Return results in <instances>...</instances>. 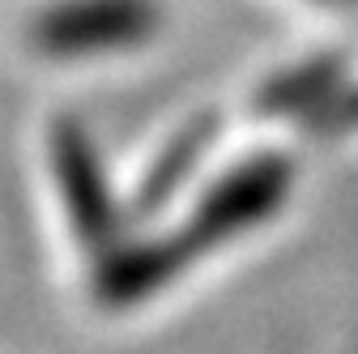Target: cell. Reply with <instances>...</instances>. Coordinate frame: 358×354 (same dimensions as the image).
<instances>
[{"label": "cell", "instance_id": "7a4b0ae2", "mask_svg": "<svg viewBox=\"0 0 358 354\" xmlns=\"http://www.w3.org/2000/svg\"><path fill=\"white\" fill-rule=\"evenodd\" d=\"M48 158L56 167V180L64 184L69 192V209L81 227H94L103 231L107 218H111V205H107V192H103V175H99V158L90 150L81 124L73 120H56L52 124V141H48Z\"/></svg>", "mask_w": 358, "mask_h": 354}, {"label": "cell", "instance_id": "6da1fadb", "mask_svg": "<svg viewBox=\"0 0 358 354\" xmlns=\"http://www.w3.org/2000/svg\"><path fill=\"white\" fill-rule=\"evenodd\" d=\"M158 30V9L150 0H56L43 9L30 26L38 52L81 60V56H107L132 52Z\"/></svg>", "mask_w": 358, "mask_h": 354}, {"label": "cell", "instance_id": "3957f363", "mask_svg": "<svg viewBox=\"0 0 358 354\" xmlns=\"http://www.w3.org/2000/svg\"><path fill=\"white\" fill-rule=\"evenodd\" d=\"M320 5H345V0H320Z\"/></svg>", "mask_w": 358, "mask_h": 354}]
</instances>
